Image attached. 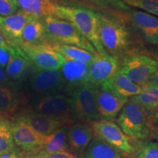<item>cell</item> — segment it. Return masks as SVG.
Listing matches in <instances>:
<instances>
[{
	"label": "cell",
	"instance_id": "cell-18",
	"mask_svg": "<svg viewBox=\"0 0 158 158\" xmlns=\"http://www.w3.org/2000/svg\"><path fill=\"white\" fill-rule=\"evenodd\" d=\"M23 102V98L15 86L9 84H0V114L12 119L19 113Z\"/></svg>",
	"mask_w": 158,
	"mask_h": 158
},
{
	"label": "cell",
	"instance_id": "cell-17",
	"mask_svg": "<svg viewBox=\"0 0 158 158\" xmlns=\"http://www.w3.org/2000/svg\"><path fill=\"white\" fill-rule=\"evenodd\" d=\"M65 88L69 91L79 85L89 83V63L64 59L60 68Z\"/></svg>",
	"mask_w": 158,
	"mask_h": 158
},
{
	"label": "cell",
	"instance_id": "cell-2",
	"mask_svg": "<svg viewBox=\"0 0 158 158\" xmlns=\"http://www.w3.org/2000/svg\"><path fill=\"white\" fill-rule=\"evenodd\" d=\"M152 114L129 100L118 114L116 122L122 132L129 138L147 140L152 138L155 127Z\"/></svg>",
	"mask_w": 158,
	"mask_h": 158
},
{
	"label": "cell",
	"instance_id": "cell-43",
	"mask_svg": "<svg viewBox=\"0 0 158 158\" xmlns=\"http://www.w3.org/2000/svg\"><path fill=\"white\" fill-rule=\"evenodd\" d=\"M5 118H7L5 117V116H4L2 114H0V121H1V120H3V119H5Z\"/></svg>",
	"mask_w": 158,
	"mask_h": 158
},
{
	"label": "cell",
	"instance_id": "cell-24",
	"mask_svg": "<svg viewBox=\"0 0 158 158\" xmlns=\"http://www.w3.org/2000/svg\"><path fill=\"white\" fill-rule=\"evenodd\" d=\"M45 41L46 38L43 19L33 17L23 29L21 45H40Z\"/></svg>",
	"mask_w": 158,
	"mask_h": 158
},
{
	"label": "cell",
	"instance_id": "cell-21",
	"mask_svg": "<svg viewBox=\"0 0 158 158\" xmlns=\"http://www.w3.org/2000/svg\"><path fill=\"white\" fill-rule=\"evenodd\" d=\"M82 158H124V156L116 148L94 136L82 152Z\"/></svg>",
	"mask_w": 158,
	"mask_h": 158
},
{
	"label": "cell",
	"instance_id": "cell-19",
	"mask_svg": "<svg viewBox=\"0 0 158 158\" xmlns=\"http://www.w3.org/2000/svg\"><path fill=\"white\" fill-rule=\"evenodd\" d=\"M100 87L116 95L128 99L138 95L143 89V87L133 83L119 70L109 80L103 83Z\"/></svg>",
	"mask_w": 158,
	"mask_h": 158
},
{
	"label": "cell",
	"instance_id": "cell-5",
	"mask_svg": "<svg viewBox=\"0 0 158 158\" xmlns=\"http://www.w3.org/2000/svg\"><path fill=\"white\" fill-rule=\"evenodd\" d=\"M97 86L86 83L68 91L73 117L82 121L100 119L96 105Z\"/></svg>",
	"mask_w": 158,
	"mask_h": 158
},
{
	"label": "cell",
	"instance_id": "cell-35",
	"mask_svg": "<svg viewBox=\"0 0 158 158\" xmlns=\"http://www.w3.org/2000/svg\"><path fill=\"white\" fill-rule=\"evenodd\" d=\"M50 1L57 6H82V3H84V5L85 6V2L83 0H50Z\"/></svg>",
	"mask_w": 158,
	"mask_h": 158
},
{
	"label": "cell",
	"instance_id": "cell-3",
	"mask_svg": "<svg viewBox=\"0 0 158 158\" xmlns=\"http://www.w3.org/2000/svg\"><path fill=\"white\" fill-rule=\"evenodd\" d=\"M98 14L99 36L105 51L114 57L124 54L130 45L127 29L115 16L100 12Z\"/></svg>",
	"mask_w": 158,
	"mask_h": 158
},
{
	"label": "cell",
	"instance_id": "cell-41",
	"mask_svg": "<svg viewBox=\"0 0 158 158\" xmlns=\"http://www.w3.org/2000/svg\"><path fill=\"white\" fill-rule=\"evenodd\" d=\"M152 138H155V139L157 141V143H158V126L157 127H155V129H154L152 135Z\"/></svg>",
	"mask_w": 158,
	"mask_h": 158
},
{
	"label": "cell",
	"instance_id": "cell-32",
	"mask_svg": "<svg viewBox=\"0 0 158 158\" xmlns=\"http://www.w3.org/2000/svg\"><path fill=\"white\" fill-rule=\"evenodd\" d=\"M23 158H78L76 154L70 149L54 153H43L30 152L23 153Z\"/></svg>",
	"mask_w": 158,
	"mask_h": 158
},
{
	"label": "cell",
	"instance_id": "cell-33",
	"mask_svg": "<svg viewBox=\"0 0 158 158\" xmlns=\"http://www.w3.org/2000/svg\"><path fill=\"white\" fill-rule=\"evenodd\" d=\"M20 8L17 0H0V15L3 17L15 14Z\"/></svg>",
	"mask_w": 158,
	"mask_h": 158
},
{
	"label": "cell",
	"instance_id": "cell-44",
	"mask_svg": "<svg viewBox=\"0 0 158 158\" xmlns=\"http://www.w3.org/2000/svg\"><path fill=\"white\" fill-rule=\"evenodd\" d=\"M2 17L0 16V23H2Z\"/></svg>",
	"mask_w": 158,
	"mask_h": 158
},
{
	"label": "cell",
	"instance_id": "cell-25",
	"mask_svg": "<svg viewBox=\"0 0 158 158\" xmlns=\"http://www.w3.org/2000/svg\"><path fill=\"white\" fill-rule=\"evenodd\" d=\"M45 43L66 59L90 63L98 55V54H93V53H91L79 47L73 46V45L59 44V43H50L48 41H45Z\"/></svg>",
	"mask_w": 158,
	"mask_h": 158
},
{
	"label": "cell",
	"instance_id": "cell-26",
	"mask_svg": "<svg viewBox=\"0 0 158 158\" xmlns=\"http://www.w3.org/2000/svg\"><path fill=\"white\" fill-rule=\"evenodd\" d=\"M31 63L26 55L17 54L12 56L5 68V74L12 81H20L27 73Z\"/></svg>",
	"mask_w": 158,
	"mask_h": 158
},
{
	"label": "cell",
	"instance_id": "cell-10",
	"mask_svg": "<svg viewBox=\"0 0 158 158\" xmlns=\"http://www.w3.org/2000/svg\"><path fill=\"white\" fill-rule=\"evenodd\" d=\"M30 86L38 96L59 94L65 88L60 70L34 69L30 76Z\"/></svg>",
	"mask_w": 158,
	"mask_h": 158
},
{
	"label": "cell",
	"instance_id": "cell-4",
	"mask_svg": "<svg viewBox=\"0 0 158 158\" xmlns=\"http://www.w3.org/2000/svg\"><path fill=\"white\" fill-rule=\"evenodd\" d=\"M43 22L45 38L48 42L73 45L93 54H98L91 43L70 21L54 16H47L43 19Z\"/></svg>",
	"mask_w": 158,
	"mask_h": 158
},
{
	"label": "cell",
	"instance_id": "cell-34",
	"mask_svg": "<svg viewBox=\"0 0 158 158\" xmlns=\"http://www.w3.org/2000/svg\"><path fill=\"white\" fill-rule=\"evenodd\" d=\"M0 48L4 49L6 51L10 53L12 56H14V55L17 54H20L21 55H26L23 52V51L21 50L20 48H15V47L11 46L6 41L5 37H4L3 35L2 34L1 31H0Z\"/></svg>",
	"mask_w": 158,
	"mask_h": 158
},
{
	"label": "cell",
	"instance_id": "cell-39",
	"mask_svg": "<svg viewBox=\"0 0 158 158\" xmlns=\"http://www.w3.org/2000/svg\"><path fill=\"white\" fill-rule=\"evenodd\" d=\"M148 84L155 85V86H158V69L154 73L152 76L150 77L149 79Z\"/></svg>",
	"mask_w": 158,
	"mask_h": 158
},
{
	"label": "cell",
	"instance_id": "cell-29",
	"mask_svg": "<svg viewBox=\"0 0 158 158\" xmlns=\"http://www.w3.org/2000/svg\"><path fill=\"white\" fill-rule=\"evenodd\" d=\"M15 149V143L8 118L0 121V156Z\"/></svg>",
	"mask_w": 158,
	"mask_h": 158
},
{
	"label": "cell",
	"instance_id": "cell-14",
	"mask_svg": "<svg viewBox=\"0 0 158 158\" xmlns=\"http://www.w3.org/2000/svg\"><path fill=\"white\" fill-rule=\"evenodd\" d=\"M124 12L146 42L158 45V17L137 10L130 9Z\"/></svg>",
	"mask_w": 158,
	"mask_h": 158
},
{
	"label": "cell",
	"instance_id": "cell-15",
	"mask_svg": "<svg viewBox=\"0 0 158 158\" xmlns=\"http://www.w3.org/2000/svg\"><path fill=\"white\" fill-rule=\"evenodd\" d=\"M33 17L21 9L19 10L15 14L2 17V21L0 23V31L11 46L19 48L23 29Z\"/></svg>",
	"mask_w": 158,
	"mask_h": 158
},
{
	"label": "cell",
	"instance_id": "cell-7",
	"mask_svg": "<svg viewBox=\"0 0 158 158\" xmlns=\"http://www.w3.org/2000/svg\"><path fill=\"white\" fill-rule=\"evenodd\" d=\"M31 106L35 112L62 119L70 125L73 122L70 99L63 94L37 96Z\"/></svg>",
	"mask_w": 158,
	"mask_h": 158
},
{
	"label": "cell",
	"instance_id": "cell-28",
	"mask_svg": "<svg viewBox=\"0 0 158 158\" xmlns=\"http://www.w3.org/2000/svg\"><path fill=\"white\" fill-rule=\"evenodd\" d=\"M133 150L124 158H158V143L147 140L131 138Z\"/></svg>",
	"mask_w": 158,
	"mask_h": 158
},
{
	"label": "cell",
	"instance_id": "cell-11",
	"mask_svg": "<svg viewBox=\"0 0 158 158\" xmlns=\"http://www.w3.org/2000/svg\"><path fill=\"white\" fill-rule=\"evenodd\" d=\"M119 70L116 57L110 54H99L89 63V81L97 86L112 78Z\"/></svg>",
	"mask_w": 158,
	"mask_h": 158
},
{
	"label": "cell",
	"instance_id": "cell-38",
	"mask_svg": "<svg viewBox=\"0 0 158 158\" xmlns=\"http://www.w3.org/2000/svg\"><path fill=\"white\" fill-rule=\"evenodd\" d=\"M10 84L9 78L4 73L3 69L0 67V84Z\"/></svg>",
	"mask_w": 158,
	"mask_h": 158
},
{
	"label": "cell",
	"instance_id": "cell-8",
	"mask_svg": "<svg viewBox=\"0 0 158 158\" xmlns=\"http://www.w3.org/2000/svg\"><path fill=\"white\" fill-rule=\"evenodd\" d=\"M90 127L95 137L101 138L119 150L124 156L133 150L131 138L124 134L121 128L111 120L98 119L91 122Z\"/></svg>",
	"mask_w": 158,
	"mask_h": 158
},
{
	"label": "cell",
	"instance_id": "cell-6",
	"mask_svg": "<svg viewBox=\"0 0 158 158\" xmlns=\"http://www.w3.org/2000/svg\"><path fill=\"white\" fill-rule=\"evenodd\" d=\"M158 69V61L141 54L125 55L119 63L120 72L138 86L143 87Z\"/></svg>",
	"mask_w": 158,
	"mask_h": 158
},
{
	"label": "cell",
	"instance_id": "cell-1",
	"mask_svg": "<svg viewBox=\"0 0 158 158\" xmlns=\"http://www.w3.org/2000/svg\"><path fill=\"white\" fill-rule=\"evenodd\" d=\"M56 18L70 21L99 54H107L99 36L98 14L86 6H58Z\"/></svg>",
	"mask_w": 158,
	"mask_h": 158
},
{
	"label": "cell",
	"instance_id": "cell-13",
	"mask_svg": "<svg viewBox=\"0 0 158 158\" xmlns=\"http://www.w3.org/2000/svg\"><path fill=\"white\" fill-rule=\"evenodd\" d=\"M9 120L13 141L23 153L35 151L42 145L45 135L37 133L21 120L16 118Z\"/></svg>",
	"mask_w": 158,
	"mask_h": 158
},
{
	"label": "cell",
	"instance_id": "cell-37",
	"mask_svg": "<svg viewBox=\"0 0 158 158\" xmlns=\"http://www.w3.org/2000/svg\"><path fill=\"white\" fill-rule=\"evenodd\" d=\"M0 158H23V155L21 152L15 148L0 156Z\"/></svg>",
	"mask_w": 158,
	"mask_h": 158
},
{
	"label": "cell",
	"instance_id": "cell-12",
	"mask_svg": "<svg viewBox=\"0 0 158 158\" xmlns=\"http://www.w3.org/2000/svg\"><path fill=\"white\" fill-rule=\"evenodd\" d=\"M13 118L23 122L43 135H50L60 127L70 125L62 119L37 113L31 109L21 110Z\"/></svg>",
	"mask_w": 158,
	"mask_h": 158
},
{
	"label": "cell",
	"instance_id": "cell-9",
	"mask_svg": "<svg viewBox=\"0 0 158 158\" xmlns=\"http://www.w3.org/2000/svg\"><path fill=\"white\" fill-rule=\"evenodd\" d=\"M31 63L37 70H60L64 58L44 43L36 45H21Z\"/></svg>",
	"mask_w": 158,
	"mask_h": 158
},
{
	"label": "cell",
	"instance_id": "cell-16",
	"mask_svg": "<svg viewBox=\"0 0 158 158\" xmlns=\"http://www.w3.org/2000/svg\"><path fill=\"white\" fill-rule=\"evenodd\" d=\"M128 100V98L118 96L100 86H97L96 105L100 119H114Z\"/></svg>",
	"mask_w": 158,
	"mask_h": 158
},
{
	"label": "cell",
	"instance_id": "cell-40",
	"mask_svg": "<svg viewBox=\"0 0 158 158\" xmlns=\"http://www.w3.org/2000/svg\"><path fill=\"white\" fill-rule=\"evenodd\" d=\"M152 114V118L154 123H155V125L157 124L158 126V108L157 110H155Z\"/></svg>",
	"mask_w": 158,
	"mask_h": 158
},
{
	"label": "cell",
	"instance_id": "cell-23",
	"mask_svg": "<svg viewBox=\"0 0 158 158\" xmlns=\"http://www.w3.org/2000/svg\"><path fill=\"white\" fill-rule=\"evenodd\" d=\"M69 126H64L50 135H45L42 145L32 152L54 153L69 149L68 143V130Z\"/></svg>",
	"mask_w": 158,
	"mask_h": 158
},
{
	"label": "cell",
	"instance_id": "cell-36",
	"mask_svg": "<svg viewBox=\"0 0 158 158\" xmlns=\"http://www.w3.org/2000/svg\"><path fill=\"white\" fill-rule=\"evenodd\" d=\"M12 55L4 49L0 48V67L4 69L8 64L9 60L10 59Z\"/></svg>",
	"mask_w": 158,
	"mask_h": 158
},
{
	"label": "cell",
	"instance_id": "cell-31",
	"mask_svg": "<svg viewBox=\"0 0 158 158\" xmlns=\"http://www.w3.org/2000/svg\"><path fill=\"white\" fill-rule=\"evenodd\" d=\"M126 5L141 9L142 11L158 17V0H122Z\"/></svg>",
	"mask_w": 158,
	"mask_h": 158
},
{
	"label": "cell",
	"instance_id": "cell-42",
	"mask_svg": "<svg viewBox=\"0 0 158 158\" xmlns=\"http://www.w3.org/2000/svg\"><path fill=\"white\" fill-rule=\"evenodd\" d=\"M152 58L158 61V52H155L152 54Z\"/></svg>",
	"mask_w": 158,
	"mask_h": 158
},
{
	"label": "cell",
	"instance_id": "cell-20",
	"mask_svg": "<svg viewBox=\"0 0 158 158\" xmlns=\"http://www.w3.org/2000/svg\"><path fill=\"white\" fill-rule=\"evenodd\" d=\"M93 138L92 128L87 124L77 123L68 127V146L76 152H83Z\"/></svg>",
	"mask_w": 158,
	"mask_h": 158
},
{
	"label": "cell",
	"instance_id": "cell-30",
	"mask_svg": "<svg viewBox=\"0 0 158 158\" xmlns=\"http://www.w3.org/2000/svg\"><path fill=\"white\" fill-rule=\"evenodd\" d=\"M85 3L95 6L96 7L108 10L109 11H127L130 10L122 0H83Z\"/></svg>",
	"mask_w": 158,
	"mask_h": 158
},
{
	"label": "cell",
	"instance_id": "cell-22",
	"mask_svg": "<svg viewBox=\"0 0 158 158\" xmlns=\"http://www.w3.org/2000/svg\"><path fill=\"white\" fill-rule=\"evenodd\" d=\"M19 7L37 19L56 17L57 7L50 0H17Z\"/></svg>",
	"mask_w": 158,
	"mask_h": 158
},
{
	"label": "cell",
	"instance_id": "cell-27",
	"mask_svg": "<svg viewBox=\"0 0 158 158\" xmlns=\"http://www.w3.org/2000/svg\"><path fill=\"white\" fill-rule=\"evenodd\" d=\"M143 89L141 93L130 98V100L136 102L150 113H153L158 108V86L147 83Z\"/></svg>",
	"mask_w": 158,
	"mask_h": 158
}]
</instances>
